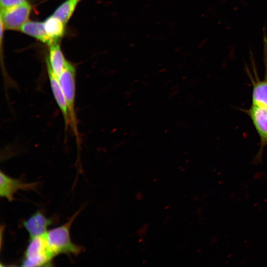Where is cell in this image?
<instances>
[{"label": "cell", "mask_w": 267, "mask_h": 267, "mask_svg": "<svg viewBox=\"0 0 267 267\" xmlns=\"http://www.w3.org/2000/svg\"><path fill=\"white\" fill-rule=\"evenodd\" d=\"M82 208L75 213L64 224L48 230L45 236L49 247L55 256L59 254L78 255L84 250L83 246L71 240L70 228Z\"/></svg>", "instance_id": "1"}, {"label": "cell", "mask_w": 267, "mask_h": 267, "mask_svg": "<svg viewBox=\"0 0 267 267\" xmlns=\"http://www.w3.org/2000/svg\"><path fill=\"white\" fill-rule=\"evenodd\" d=\"M58 81L66 102L70 126L74 133L78 144L80 139L77 127V120L75 112L76 99V68L67 61L65 66L58 77Z\"/></svg>", "instance_id": "2"}, {"label": "cell", "mask_w": 267, "mask_h": 267, "mask_svg": "<svg viewBox=\"0 0 267 267\" xmlns=\"http://www.w3.org/2000/svg\"><path fill=\"white\" fill-rule=\"evenodd\" d=\"M55 257L49 247L45 234L30 238L21 266L28 267L50 266Z\"/></svg>", "instance_id": "3"}, {"label": "cell", "mask_w": 267, "mask_h": 267, "mask_svg": "<svg viewBox=\"0 0 267 267\" xmlns=\"http://www.w3.org/2000/svg\"><path fill=\"white\" fill-rule=\"evenodd\" d=\"M32 10L27 1L10 7L1 9L0 21L5 28L9 30H20L28 21Z\"/></svg>", "instance_id": "4"}, {"label": "cell", "mask_w": 267, "mask_h": 267, "mask_svg": "<svg viewBox=\"0 0 267 267\" xmlns=\"http://www.w3.org/2000/svg\"><path fill=\"white\" fill-rule=\"evenodd\" d=\"M39 182H25L20 178H11L2 171L0 173V196L9 201L14 200V195L19 190H37Z\"/></svg>", "instance_id": "5"}, {"label": "cell", "mask_w": 267, "mask_h": 267, "mask_svg": "<svg viewBox=\"0 0 267 267\" xmlns=\"http://www.w3.org/2000/svg\"><path fill=\"white\" fill-rule=\"evenodd\" d=\"M260 139V149L258 155L267 146V107L252 104L247 111Z\"/></svg>", "instance_id": "6"}, {"label": "cell", "mask_w": 267, "mask_h": 267, "mask_svg": "<svg viewBox=\"0 0 267 267\" xmlns=\"http://www.w3.org/2000/svg\"><path fill=\"white\" fill-rule=\"evenodd\" d=\"M54 220L52 217L48 218L43 212L39 210L25 220L23 224L30 238L45 234Z\"/></svg>", "instance_id": "7"}, {"label": "cell", "mask_w": 267, "mask_h": 267, "mask_svg": "<svg viewBox=\"0 0 267 267\" xmlns=\"http://www.w3.org/2000/svg\"><path fill=\"white\" fill-rule=\"evenodd\" d=\"M264 47L265 77L261 80L256 74L255 79L251 77L253 85L252 104L267 107V39L265 35L264 37Z\"/></svg>", "instance_id": "8"}, {"label": "cell", "mask_w": 267, "mask_h": 267, "mask_svg": "<svg viewBox=\"0 0 267 267\" xmlns=\"http://www.w3.org/2000/svg\"><path fill=\"white\" fill-rule=\"evenodd\" d=\"M47 71L50 86L55 100L63 117L65 129L70 126L69 118L66 102L63 92L59 84L58 77L52 72L47 61L46 60Z\"/></svg>", "instance_id": "9"}, {"label": "cell", "mask_w": 267, "mask_h": 267, "mask_svg": "<svg viewBox=\"0 0 267 267\" xmlns=\"http://www.w3.org/2000/svg\"><path fill=\"white\" fill-rule=\"evenodd\" d=\"M46 60L53 73L58 77L63 70L67 60L56 41L49 45V56Z\"/></svg>", "instance_id": "10"}, {"label": "cell", "mask_w": 267, "mask_h": 267, "mask_svg": "<svg viewBox=\"0 0 267 267\" xmlns=\"http://www.w3.org/2000/svg\"><path fill=\"white\" fill-rule=\"evenodd\" d=\"M20 30L23 33L34 37L49 45L54 42L47 36L44 22L27 21L22 26Z\"/></svg>", "instance_id": "11"}, {"label": "cell", "mask_w": 267, "mask_h": 267, "mask_svg": "<svg viewBox=\"0 0 267 267\" xmlns=\"http://www.w3.org/2000/svg\"><path fill=\"white\" fill-rule=\"evenodd\" d=\"M44 27L47 36L53 41L62 37L65 24L58 18L52 15L44 22Z\"/></svg>", "instance_id": "12"}, {"label": "cell", "mask_w": 267, "mask_h": 267, "mask_svg": "<svg viewBox=\"0 0 267 267\" xmlns=\"http://www.w3.org/2000/svg\"><path fill=\"white\" fill-rule=\"evenodd\" d=\"M78 1V0H67L55 10L52 15L58 18L66 25L74 11Z\"/></svg>", "instance_id": "13"}, {"label": "cell", "mask_w": 267, "mask_h": 267, "mask_svg": "<svg viewBox=\"0 0 267 267\" xmlns=\"http://www.w3.org/2000/svg\"><path fill=\"white\" fill-rule=\"evenodd\" d=\"M26 1V0H0L1 9L17 5Z\"/></svg>", "instance_id": "14"}, {"label": "cell", "mask_w": 267, "mask_h": 267, "mask_svg": "<svg viewBox=\"0 0 267 267\" xmlns=\"http://www.w3.org/2000/svg\"></svg>", "instance_id": "15"}]
</instances>
